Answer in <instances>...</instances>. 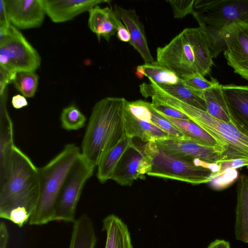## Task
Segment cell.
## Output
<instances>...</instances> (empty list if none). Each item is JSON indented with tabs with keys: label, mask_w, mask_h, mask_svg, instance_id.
<instances>
[{
	"label": "cell",
	"mask_w": 248,
	"mask_h": 248,
	"mask_svg": "<svg viewBox=\"0 0 248 248\" xmlns=\"http://www.w3.org/2000/svg\"><path fill=\"white\" fill-rule=\"evenodd\" d=\"M39 194L38 168L15 144L6 178L0 185V217L19 227L29 221Z\"/></svg>",
	"instance_id": "obj_1"
},
{
	"label": "cell",
	"mask_w": 248,
	"mask_h": 248,
	"mask_svg": "<svg viewBox=\"0 0 248 248\" xmlns=\"http://www.w3.org/2000/svg\"><path fill=\"white\" fill-rule=\"evenodd\" d=\"M126 100L105 97L93 106L81 143V154L94 167L126 136L124 110Z\"/></svg>",
	"instance_id": "obj_2"
},
{
	"label": "cell",
	"mask_w": 248,
	"mask_h": 248,
	"mask_svg": "<svg viewBox=\"0 0 248 248\" xmlns=\"http://www.w3.org/2000/svg\"><path fill=\"white\" fill-rule=\"evenodd\" d=\"M208 41L201 27L186 28L156 49V61L180 79L199 74L204 77L213 64Z\"/></svg>",
	"instance_id": "obj_3"
},
{
	"label": "cell",
	"mask_w": 248,
	"mask_h": 248,
	"mask_svg": "<svg viewBox=\"0 0 248 248\" xmlns=\"http://www.w3.org/2000/svg\"><path fill=\"white\" fill-rule=\"evenodd\" d=\"M81 152L74 143L62 150L45 166L38 168L39 194L29 223L42 225L54 221L57 202L63 185Z\"/></svg>",
	"instance_id": "obj_4"
},
{
	"label": "cell",
	"mask_w": 248,
	"mask_h": 248,
	"mask_svg": "<svg viewBox=\"0 0 248 248\" xmlns=\"http://www.w3.org/2000/svg\"><path fill=\"white\" fill-rule=\"evenodd\" d=\"M193 16L207 37L213 58L225 49L224 31L237 22L248 24V0H195Z\"/></svg>",
	"instance_id": "obj_5"
},
{
	"label": "cell",
	"mask_w": 248,
	"mask_h": 248,
	"mask_svg": "<svg viewBox=\"0 0 248 248\" xmlns=\"http://www.w3.org/2000/svg\"><path fill=\"white\" fill-rule=\"evenodd\" d=\"M164 103L184 113L222 145L220 162L237 159L248 160V137L231 123L216 119L206 111L171 97H165Z\"/></svg>",
	"instance_id": "obj_6"
},
{
	"label": "cell",
	"mask_w": 248,
	"mask_h": 248,
	"mask_svg": "<svg viewBox=\"0 0 248 248\" xmlns=\"http://www.w3.org/2000/svg\"><path fill=\"white\" fill-rule=\"evenodd\" d=\"M146 155L152 158V166L147 175L175 180L193 185L208 183L214 172L210 169L198 166L193 161L172 155L158 148L155 141L142 147Z\"/></svg>",
	"instance_id": "obj_7"
},
{
	"label": "cell",
	"mask_w": 248,
	"mask_h": 248,
	"mask_svg": "<svg viewBox=\"0 0 248 248\" xmlns=\"http://www.w3.org/2000/svg\"><path fill=\"white\" fill-rule=\"evenodd\" d=\"M41 61L37 50L13 25L0 38V66L16 72H35L40 67Z\"/></svg>",
	"instance_id": "obj_8"
},
{
	"label": "cell",
	"mask_w": 248,
	"mask_h": 248,
	"mask_svg": "<svg viewBox=\"0 0 248 248\" xmlns=\"http://www.w3.org/2000/svg\"><path fill=\"white\" fill-rule=\"evenodd\" d=\"M95 167L80 154L70 171L60 192L54 221L74 223L77 206L86 181Z\"/></svg>",
	"instance_id": "obj_9"
},
{
	"label": "cell",
	"mask_w": 248,
	"mask_h": 248,
	"mask_svg": "<svg viewBox=\"0 0 248 248\" xmlns=\"http://www.w3.org/2000/svg\"><path fill=\"white\" fill-rule=\"evenodd\" d=\"M222 37L227 63L234 73L248 80V24H232L224 31Z\"/></svg>",
	"instance_id": "obj_10"
},
{
	"label": "cell",
	"mask_w": 248,
	"mask_h": 248,
	"mask_svg": "<svg viewBox=\"0 0 248 248\" xmlns=\"http://www.w3.org/2000/svg\"><path fill=\"white\" fill-rule=\"evenodd\" d=\"M151 166L152 158L133 142L123 154L111 179L121 186H131L138 179L144 180Z\"/></svg>",
	"instance_id": "obj_11"
},
{
	"label": "cell",
	"mask_w": 248,
	"mask_h": 248,
	"mask_svg": "<svg viewBox=\"0 0 248 248\" xmlns=\"http://www.w3.org/2000/svg\"><path fill=\"white\" fill-rule=\"evenodd\" d=\"M158 148L172 155L188 161L195 158L209 163L221 161V151L186 139L168 138L155 141Z\"/></svg>",
	"instance_id": "obj_12"
},
{
	"label": "cell",
	"mask_w": 248,
	"mask_h": 248,
	"mask_svg": "<svg viewBox=\"0 0 248 248\" xmlns=\"http://www.w3.org/2000/svg\"><path fill=\"white\" fill-rule=\"evenodd\" d=\"M12 25L17 29L40 27L46 12L42 0H4Z\"/></svg>",
	"instance_id": "obj_13"
},
{
	"label": "cell",
	"mask_w": 248,
	"mask_h": 248,
	"mask_svg": "<svg viewBox=\"0 0 248 248\" xmlns=\"http://www.w3.org/2000/svg\"><path fill=\"white\" fill-rule=\"evenodd\" d=\"M140 92L145 98L159 95L168 96L202 110L207 111L203 92L189 88L181 80L178 83L172 85L143 82L140 85Z\"/></svg>",
	"instance_id": "obj_14"
},
{
	"label": "cell",
	"mask_w": 248,
	"mask_h": 248,
	"mask_svg": "<svg viewBox=\"0 0 248 248\" xmlns=\"http://www.w3.org/2000/svg\"><path fill=\"white\" fill-rule=\"evenodd\" d=\"M231 123L242 134L248 132V86L221 85Z\"/></svg>",
	"instance_id": "obj_15"
},
{
	"label": "cell",
	"mask_w": 248,
	"mask_h": 248,
	"mask_svg": "<svg viewBox=\"0 0 248 248\" xmlns=\"http://www.w3.org/2000/svg\"><path fill=\"white\" fill-rule=\"evenodd\" d=\"M46 14L55 23L72 20L107 0H42Z\"/></svg>",
	"instance_id": "obj_16"
},
{
	"label": "cell",
	"mask_w": 248,
	"mask_h": 248,
	"mask_svg": "<svg viewBox=\"0 0 248 248\" xmlns=\"http://www.w3.org/2000/svg\"><path fill=\"white\" fill-rule=\"evenodd\" d=\"M114 11L129 32L130 45L139 53L145 63L154 62L148 45L144 26L135 10L126 9L116 4Z\"/></svg>",
	"instance_id": "obj_17"
},
{
	"label": "cell",
	"mask_w": 248,
	"mask_h": 248,
	"mask_svg": "<svg viewBox=\"0 0 248 248\" xmlns=\"http://www.w3.org/2000/svg\"><path fill=\"white\" fill-rule=\"evenodd\" d=\"M88 26L100 41L101 37L107 41L116 34L117 21L119 18L110 7L101 8L97 5L89 11Z\"/></svg>",
	"instance_id": "obj_18"
},
{
	"label": "cell",
	"mask_w": 248,
	"mask_h": 248,
	"mask_svg": "<svg viewBox=\"0 0 248 248\" xmlns=\"http://www.w3.org/2000/svg\"><path fill=\"white\" fill-rule=\"evenodd\" d=\"M235 235L237 240L248 243V176L241 174L236 186Z\"/></svg>",
	"instance_id": "obj_19"
},
{
	"label": "cell",
	"mask_w": 248,
	"mask_h": 248,
	"mask_svg": "<svg viewBox=\"0 0 248 248\" xmlns=\"http://www.w3.org/2000/svg\"><path fill=\"white\" fill-rule=\"evenodd\" d=\"M102 222L106 233L105 248H133L128 227L119 217L110 214Z\"/></svg>",
	"instance_id": "obj_20"
},
{
	"label": "cell",
	"mask_w": 248,
	"mask_h": 248,
	"mask_svg": "<svg viewBox=\"0 0 248 248\" xmlns=\"http://www.w3.org/2000/svg\"><path fill=\"white\" fill-rule=\"evenodd\" d=\"M124 124L126 136L131 139L137 137L148 142L170 138L167 133L154 124L136 119L128 111L125 105Z\"/></svg>",
	"instance_id": "obj_21"
},
{
	"label": "cell",
	"mask_w": 248,
	"mask_h": 248,
	"mask_svg": "<svg viewBox=\"0 0 248 248\" xmlns=\"http://www.w3.org/2000/svg\"><path fill=\"white\" fill-rule=\"evenodd\" d=\"M163 116L173 124L185 135L186 140L203 146L218 148L221 151L222 154V145L209 133L191 120Z\"/></svg>",
	"instance_id": "obj_22"
},
{
	"label": "cell",
	"mask_w": 248,
	"mask_h": 248,
	"mask_svg": "<svg viewBox=\"0 0 248 248\" xmlns=\"http://www.w3.org/2000/svg\"><path fill=\"white\" fill-rule=\"evenodd\" d=\"M97 241L91 219L82 214L73 223L69 248H95Z\"/></svg>",
	"instance_id": "obj_23"
},
{
	"label": "cell",
	"mask_w": 248,
	"mask_h": 248,
	"mask_svg": "<svg viewBox=\"0 0 248 248\" xmlns=\"http://www.w3.org/2000/svg\"><path fill=\"white\" fill-rule=\"evenodd\" d=\"M13 123L11 118L0 120V185L7 175L14 142Z\"/></svg>",
	"instance_id": "obj_24"
},
{
	"label": "cell",
	"mask_w": 248,
	"mask_h": 248,
	"mask_svg": "<svg viewBox=\"0 0 248 248\" xmlns=\"http://www.w3.org/2000/svg\"><path fill=\"white\" fill-rule=\"evenodd\" d=\"M133 142V139L125 137L105 155L97 166L96 177L101 183L111 179L123 154Z\"/></svg>",
	"instance_id": "obj_25"
},
{
	"label": "cell",
	"mask_w": 248,
	"mask_h": 248,
	"mask_svg": "<svg viewBox=\"0 0 248 248\" xmlns=\"http://www.w3.org/2000/svg\"><path fill=\"white\" fill-rule=\"evenodd\" d=\"M135 74L140 78L146 76L150 83L157 84L172 85L181 81L180 78L175 73L157 61L138 65Z\"/></svg>",
	"instance_id": "obj_26"
},
{
	"label": "cell",
	"mask_w": 248,
	"mask_h": 248,
	"mask_svg": "<svg viewBox=\"0 0 248 248\" xmlns=\"http://www.w3.org/2000/svg\"><path fill=\"white\" fill-rule=\"evenodd\" d=\"M203 93L207 107L206 112L216 119L231 123L221 85L218 83L204 91Z\"/></svg>",
	"instance_id": "obj_27"
},
{
	"label": "cell",
	"mask_w": 248,
	"mask_h": 248,
	"mask_svg": "<svg viewBox=\"0 0 248 248\" xmlns=\"http://www.w3.org/2000/svg\"><path fill=\"white\" fill-rule=\"evenodd\" d=\"M39 76L33 71H20L16 73L12 83L16 89L25 97H33L37 91Z\"/></svg>",
	"instance_id": "obj_28"
},
{
	"label": "cell",
	"mask_w": 248,
	"mask_h": 248,
	"mask_svg": "<svg viewBox=\"0 0 248 248\" xmlns=\"http://www.w3.org/2000/svg\"><path fill=\"white\" fill-rule=\"evenodd\" d=\"M62 127L67 131L77 130L85 126L86 117L75 105L64 108L61 114Z\"/></svg>",
	"instance_id": "obj_29"
},
{
	"label": "cell",
	"mask_w": 248,
	"mask_h": 248,
	"mask_svg": "<svg viewBox=\"0 0 248 248\" xmlns=\"http://www.w3.org/2000/svg\"><path fill=\"white\" fill-rule=\"evenodd\" d=\"M151 123L167 133L170 138L186 139L185 135L170 121L156 112L151 104Z\"/></svg>",
	"instance_id": "obj_30"
},
{
	"label": "cell",
	"mask_w": 248,
	"mask_h": 248,
	"mask_svg": "<svg viewBox=\"0 0 248 248\" xmlns=\"http://www.w3.org/2000/svg\"><path fill=\"white\" fill-rule=\"evenodd\" d=\"M125 107L136 119L151 123V103L141 100L131 102L126 101Z\"/></svg>",
	"instance_id": "obj_31"
},
{
	"label": "cell",
	"mask_w": 248,
	"mask_h": 248,
	"mask_svg": "<svg viewBox=\"0 0 248 248\" xmlns=\"http://www.w3.org/2000/svg\"><path fill=\"white\" fill-rule=\"evenodd\" d=\"M181 80L186 86L200 92H203L219 83L215 78H212L211 80H208L199 74L191 75Z\"/></svg>",
	"instance_id": "obj_32"
},
{
	"label": "cell",
	"mask_w": 248,
	"mask_h": 248,
	"mask_svg": "<svg viewBox=\"0 0 248 248\" xmlns=\"http://www.w3.org/2000/svg\"><path fill=\"white\" fill-rule=\"evenodd\" d=\"M237 175L238 173L236 169H228L219 174L212 177L208 183L214 189H221L233 182Z\"/></svg>",
	"instance_id": "obj_33"
},
{
	"label": "cell",
	"mask_w": 248,
	"mask_h": 248,
	"mask_svg": "<svg viewBox=\"0 0 248 248\" xmlns=\"http://www.w3.org/2000/svg\"><path fill=\"white\" fill-rule=\"evenodd\" d=\"M175 18H182L193 13L195 0H169Z\"/></svg>",
	"instance_id": "obj_34"
},
{
	"label": "cell",
	"mask_w": 248,
	"mask_h": 248,
	"mask_svg": "<svg viewBox=\"0 0 248 248\" xmlns=\"http://www.w3.org/2000/svg\"><path fill=\"white\" fill-rule=\"evenodd\" d=\"M151 98L153 108L160 114L174 119H189L186 114L180 110L162 103L154 97Z\"/></svg>",
	"instance_id": "obj_35"
},
{
	"label": "cell",
	"mask_w": 248,
	"mask_h": 248,
	"mask_svg": "<svg viewBox=\"0 0 248 248\" xmlns=\"http://www.w3.org/2000/svg\"><path fill=\"white\" fill-rule=\"evenodd\" d=\"M16 72L0 66V94L7 88V85L12 83Z\"/></svg>",
	"instance_id": "obj_36"
},
{
	"label": "cell",
	"mask_w": 248,
	"mask_h": 248,
	"mask_svg": "<svg viewBox=\"0 0 248 248\" xmlns=\"http://www.w3.org/2000/svg\"><path fill=\"white\" fill-rule=\"evenodd\" d=\"M217 163L219 166V170L217 174L213 176V177L228 169L236 170L243 167H246L248 169V160H247L237 159L230 161H221Z\"/></svg>",
	"instance_id": "obj_37"
},
{
	"label": "cell",
	"mask_w": 248,
	"mask_h": 248,
	"mask_svg": "<svg viewBox=\"0 0 248 248\" xmlns=\"http://www.w3.org/2000/svg\"><path fill=\"white\" fill-rule=\"evenodd\" d=\"M4 0H0V31H7L11 26Z\"/></svg>",
	"instance_id": "obj_38"
},
{
	"label": "cell",
	"mask_w": 248,
	"mask_h": 248,
	"mask_svg": "<svg viewBox=\"0 0 248 248\" xmlns=\"http://www.w3.org/2000/svg\"><path fill=\"white\" fill-rule=\"evenodd\" d=\"M116 35L118 39L122 42L129 43L130 41L129 32L119 17L117 21Z\"/></svg>",
	"instance_id": "obj_39"
},
{
	"label": "cell",
	"mask_w": 248,
	"mask_h": 248,
	"mask_svg": "<svg viewBox=\"0 0 248 248\" xmlns=\"http://www.w3.org/2000/svg\"><path fill=\"white\" fill-rule=\"evenodd\" d=\"M9 239V233L5 223L0 224V248H7Z\"/></svg>",
	"instance_id": "obj_40"
},
{
	"label": "cell",
	"mask_w": 248,
	"mask_h": 248,
	"mask_svg": "<svg viewBox=\"0 0 248 248\" xmlns=\"http://www.w3.org/2000/svg\"><path fill=\"white\" fill-rule=\"evenodd\" d=\"M11 103L13 107L16 109L21 108L28 105V102L26 97L19 94L13 96Z\"/></svg>",
	"instance_id": "obj_41"
},
{
	"label": "cell",
	"mask_w": 248,
	"mask_h": 248,
	"mask_svg": "<svg viewBox=\"0 0 248 248\" xmlns=\"http://www.w3.org/2000/svg\"><path fill=\"white\" fill-rule=\"evenodd\" d=\"M207 248H231L230 243L221 239H216L211 242Z\"/></svg>",
	"instance_id": "obj_42"
},
{
	"label": "cell",
	"mask_w": 248,
	"mask_h": 248,
	"mask_svg": "<svg viewBox=\"0 0 248 248\" xmlns=\"http://www.w3.org/2000/svg\"><path fill=\"white\" fill-rule=\"evenodd\" d=\"M243 134L248 137V132H244Z\"/></svg>",
	"instance_id": "obj_43"
}]
</instances>
